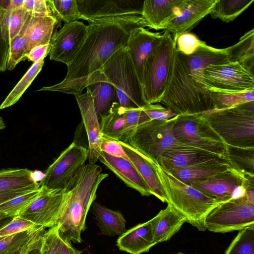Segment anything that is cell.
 Instances as JSON below:
<instances>
[{"label":"cell","instance_id":"1","mask_svg":"<svg viewBox=\"0 0 254 254\" xmlns=\"http://www.w3.org/2000/svg\"><path fill=\"white\" fill-rule=\"evenodd\" d=\"M147 25L141 15L88 22L87 34L76 55L67 66L61 82L37 90L81 94L94 73L119 49L126 46L131 31Z\"/></svg>","mask_w":254,"mask_h":254},{"label":"cell","instance_id":"2","mask_svg":"<svg viewBox=\"0 0 254 254\" xmlns=\"http://www.w3.org/2000/svg\"><path fill=\"white\" fill-rule=\"evenodd\" d=\"M109 176L96 164H85L63 190L62 203L57 223L63 239L81 243L86 229L87 213L96 197L101 182Z\"/></svg>","mask_w":254,"mask_h":254},{"label":"cell","instance_id":"3","mask_svg":"<svg viewBox=\"0 0 254 254\" xmlns=\"http://www.w3.org/2000/svg\"><path fill=\"white\" fill-rule=\"evenodd\" d=\"M160 102L176 115L201 114L213 109L210 91L192 77L176 50L170 79Z\"/></svg>","mask_w":254,"mask_h":254},{"label":"cell","instance_id":"4","mask_svg":"<svg viewBox=\"0 0 254 254\" xmlns=\"http://www.w3.org/2000/svg\"><path fill=\"white\" fill-rule=\"evenodd\" d=\"M155 164L167 204L183 214L187 222L199 231L206 230L205 221L207 215L222 202L181 182Z\"/></svg>","mask_w":254,"mask_h":254},{"label":"cell","instance_id":"5","mask_svg":"<svg viewBox=\"0 0 254 254\" xmlns=\"http://www.w3.org/2000/svg\"><path fill=\"white\" fill-rule=\"evenodd\" d=\"M200 114L227 145L254 148V101Z\"/></svg>","mask_w":254,"mask_h":254},{"label":"cell","instance_id":"6","mask_svg":"<svg viewBox=\"0 0 254 254\" xmlns=\"http://www.w3.org/2000/svg\"><path fill=\"white\" fill-rule=\"evenodd\" d=\"M101 70L114 86L121 106L138 108L147 105L142 84L126 46L116 51L103 65Z\"/></svg>","mask_w":254,"mask_h":254},{"label":"cell","instance_id":"7","mask_svg":"<svg viewBox=\"0 0 254 254\" xmlns=\"http://www.w3.org/2000/svg\"><path fill=\"white\" fill-rule=\"evenodd\" d=\"M175 44L171 35L164 31L160 42L146 59L142 85L147 104L160 102L166 89L172 70Z\"/></svg>","mask_w":254,"mask_h":254},{"label":"cell","instance_id":"8","mask_svg":"<svg viewBox=\"0 0 254 254\" xmlns=\"http://www.w3.org/2000/svg\"><path fill=\"white\" fill-rule=\"evenodd\" d=\"M173 118L168 120H152L130 131L121 141L156 163L165 151L187 146L178 141L172 133Z\"/></svg>","mask_w":254,"mask_h":254},{"label":"cell","instance_id":"9","mask_svg":"<svg viewBox=\"0 0 254 254\" xmlns=\"http://www.w3.org/2000/svg\"><path fill=\"white\" fill-rule=\"evenodd\" d=\"M172 133L179 142L228 159L227 145L200 114L173 118Z\"/></svg>","mask_w":254,"mask_h":254},{"label":"cell","instance_id":"10","mask_svg":"<svg viewBox=\"0 0 254 254\" xmlns=\"http://www.w3.org/2000/svg\"><path fill=\"white\" fill-rule=\"evenodd\" d=\"M205 224L209 231L221 233L254 228V200L246 194L222 202L209 212Z\"/></svg>","mask_w":254,"mask_h":254},{"label":"cell","instance_id":"11","mask_svg":"<svg viewBox=\"0 0 254 254\" xmlns=\"http://www.w3.org/2000/svg\"><path fill=\"white\" fill-rule=\"evenodd\" d=\"M189 185L204 194L224 202L246 196L254 190V177L245 175L235 168L214 176L190 183Z\"/></svg>","mask_w":254,"mask_h":254},{"label":"cell","instance_id":"12","mask_svg":"<svg viewBox=\"0 0 254 254\" xmlns=\"http://www.w3.org/2000/svg\"><path fill=\"white\" fill-rule=\"evenodd\" d=\"M88 158V149L73 141L47 168L40 186L63 190L85 164Z\"/></svg>","mask_w":254,"mask_h":254},{"label":"cell","instance_id":"13","mask_svg":"<svg viewBox=\"0 0 254 254\" xmlns=\"http://www.w3.org/2000/svg\"><path fill=\"white\" fill-rule=\"evenodd\" d=\"M192 77L206 87L236 91L254 90V74L237 63L211 65L199 76Z\"/></svg>","mask_w":254,"mask_h":254},{"label":"cell","instance_id":"14","mask_svg":"<svg viewBox=\"0 0 254 254\" xmlns=\"http://www.w3.org/2000/svg\"><path fill=\"white\" fill-rule=\"evenodd\" d=\"M143 2L133 0H77L78 19L91 22L141 15Z\"/></svg>","mask_w":254,"mask_h":254},{"label":"cell","instance_id":"15","mask_svg":"<svg viewBox=\"0 0 254 254\" xmlns=\"http://www.w3.org/2000/svg\"><path fill=\"white\" fill-rule=\"evenodd\" d=\"M87 34V25L77 20L65 23L53 35L50 44V59L65 64L71 63Z\"/></svg>","mask_w":254,"mask_h":254},{"label":"cell","instance_id":"16","mask_svg":"<svg viewBox=\"0 0 254 254\" xmlns=\"http://www.w3.org/2000/svg\"><path fill=\"white\" fill-rule=\"evenodd\" d=\"M63 190L40 187L37 197L17 216L45 229L56 226L62 203Z\"/></svg>","mask_w":254,"mask_h":254},{"label":"cell","instance_id":"17","mask_svg":"<svg viewBox=\"0 0 254 254\" xmlns=\"http://www.w3.org/2000/svg\"><path fill=\"white\" fill-rule=\"evenodd\" d=\"M217 0H182L178 14L161 30L169 32L173 40L184 32L190 31L210 13Z\"/></svg>","mask_w":254,"mask_h":254},{"label":"cell","instance_id":"18","mask_svg":"<svg viewBox=\"0 0 254 254\" xmlns=\"http://www.w3.org/2000/svg\"><path fill=\"white\" fill-rule=\"evenodd\" d=\"M78 105L88 142L89 163L95 164L98 160L102 140L100 122L96 113L92 94L87 89L85 93L74 95Z\"/></svg>","mask_w":254,"mask_h":254},{"label":"cell","instance_id":"19","mask_svg":"<svg viewBox=\"0 0 254 254\" xmlns=\"http://www.w3.org/2000/svg\"><path fill=\"white\" fill-rule=\"evenodd\" d=\"M230 161L206 151L184 146L169 149L159 158L156 164L165 171L198 164Z\"/></svg>","mask_w":254,"mask_h":254},{"label":"cell","instance_id":"20","mask_svg":"<svg viewBox=\"0 0 254 254\" xmlns=\"http://www.w3.org/2000/svg\"><path fill=\"white\" fill-rule=\"evenodd\" d=\"M162 38L160 33L152 32L142 27L135 28L130 33L126 48L141 84L146 59Z\"/></svg>","mask_w":254,"mask_h":254},{"label":"cell","instance_id":"21","mask_svg":"<svg viewBox=\"0 0 254 254\" xmlns=\"http://www.w3.org/2000/svg\"><path fill=\"white\" fill-rule=\"evenodd\" d=\"M127 187L138 191L142 196L151 195V191L137 170L129 161L101 151L98 158Z\"/></svg>","mask_w":254,"mask_h":254},{"label":"cell","instance_id":"22","mask_svg":"<svg viewBox=\"0 0 254 254\" xmlns=\"http://www.w3.org/2000/svg\"><path fill=\"white\" fill-rule=\"evenodd\" d=\"M153 222L152 218L126 230L117 240L119 249L130 254L148 252L156 245L153 236Z\"/></svg>","mask_w":254,"mask_h":254},{"label":"cell","instance_id":"23","mask_svg":"<svg viewBox=\"0 0 254 254\" xmlns=\"http://www.w3.org/2000/svg\"><path fill=\"white\" fill-rule=\"evenodd\" d=\"M118 141L130 162L148 186L151 194L163 202H166L165 194L157 174L156 164L128 144L121 140Z\"/></svg>","mask_w":254,"mask_h":254},{"label":"cell","instance_id":"24","mask_svg":"<svg viewBox=\"0 0 254 254\" xmlns=\"http://www.w3.org/2000/svg\"><path fill=\"white\" fill-rule=\"evenodd\" d=\"M182 0H145L141 16L147 27L156 30L162 27L178 14V6Z\"/></svg>","mask_w":254,"mask_h":254},{"label":"cell","instance_id":"25","mask_svg":"<svg viewBox=\"0 0 254 254\" xmlns=\"http://www.w3.org/2000/svg\"><path fill=\"white\" fill-rule=\"evenodd\" d=\"M57 22L53 15H30L23 28L27 54L36 47L50 43Z\"/></svg>","mask_w":254,"mask_h":254},{"label":"cell","instance_id":"26","mask_svg":"<svg viewBox=\"0 0 254 254\" xmlns=\"http://www.w3.org/2000/svg\"><path fill=\"white\" fill-rule=\"evenodd\" d=\"M86 88L92 94L99 119L108 112L114 103H119L114 86L101 70L93 73Z\"/></svg>","mask_w":254,"mask_h":254},{"label":"cell","instance_id":"27","mask_svg":"<svg viewBox=\"0 0 254 254\" xmlns=\"http://www.w3.org/2000/svg\"><path fill=\"white\" fill-rule=\"evenodd\" d=\"M181 55L193 77L199 76L203 70L210 65L229 63L225 48H215L202 41L193 54L190 56Z\"/></svg>","mask_w":254,"mask_h":254},{"label":"cell","instance_id":"28","mask_svg":"<svg viewBox=\"0 0 254 254\" xmlns=\"http://www.w3.org/2000/svg\"><path fill=\"white\" fill-rule=\"evenodd\" d=\"M153 218V236L155 244L170 240L187 222L185 216L169 204Z\"/></svg>","mask_w":254,"mask_h":254},{"label":"cell","instance_id":"29","mask_svg":"<svg viewBox=\"0 0 254 254\" xmlns=\"http://www.w3.org/2000/svg\"><path fill=\"white\" fill-rule=\"evenodd\" d=\"M231 168L235 167L230 161H225L198 164L166 171L181 182L189 185L191 182L214 176Z\"/></svg>","mask_w":254,"mask_h":254},{"label":"cell","instance_id":"30","mask_svg":"<svg viewBox=\"0 0 254 254\" xmlns=\"http://www.w3.org/2000/svg\"><path fill=\"white\" fill-rule=\"evenodd\" d=\"M30 15L23 8L0 10V37L7 57L10 42L20 33Z\"/></svg>","mask_w":254,"mask_h":254},{"label":"cell","instance_id":"31","mask_svg":"<svg viewBox=\"0 0 254 254\" xmlns=\"http://www.w3.org/2000/svg\"><path fill=\"white\" fill-rule=\"evenodd\" d=\"M91 207L97 225L102 234L113 236L122 235L126 231V220L119 211L111 210L94 201Z\"/></svg>","mask_w":254,"mask_h":254},{"label":"cell","instance_id":"32","mask_svg":"<svg viewBox=\"0 0 254 254\" xmlns=\"http://www.w3.org/2000/svg\"><path fill=\"white\" fill-rule=\"evenodd\" d=\"M102 137L122 140L127 134L124 108L114 103L108 112L99 118Z\"/></svg>","mask_w":254,"mask_h":254},{"label":"cell","instance_id":"33","mask_svg":"<svg viewBox=\"0 0 254 254\" xmlns=\"http://www.w3.org/2000/svg\"><path fill=\"white\" fill-rule=\"evenodd\" d=\"M228 60L237 63L254 74V29L242 36L236 44L225 48Z\"/></svg>","mask_w":254,"mask_h":254},{"label":"cell","instance_id":"34","mask_svg":"<svg viewBox=\"0 0 254 254\" xmlns=\"http://www.w3.org/2000/svg\"><path fill=\"white\" fill-rule=\"evenodd\" d=\"M40 187L33 172L26 168H8L0 170V192L25 188Z\"/></svg>","mask_w":254,"mask_h":254},{"label":"cell","instance_id":"35","mask_svg":"<svg viewBox=\"0 0 254 254\" xmlns=\"http://www.w3.org/2000/svg\"><path fill=\"white\" fill-rule=\"evenodd\" d=\"M206 88L210 91L213 109L214 110L227 109L254 101V90L236 91Z\"/></svg>","mask_w":254,"mask_h":254},{"label":"cell","instance_id":"36","mask_svg":"<svg viewBox=\"0 0 254 254\" xmlns=\"http://www.w3.org/2000/svg\"><path fill=\"white\" fill-rule=\"evenodd\" d=\"M254 0H217L210 12L213 18L229 23L243 12Z\"/></svg>","mask_w":254,"mask_h":254},{"label":"cell","instance_id":"37","mask_svg":"<svg viewBox=\"0 0 254 254\" xmlns=\"http://www.w3.org/2000/svg\"><path fill=\"white\" fill-rule=\"evenodd\" d=\"M44 64V60H42L32 64L1 104L0 109L9 107L17 103L40 72Z\"/></svg>","mask_w":254,"mask_h":254},{"label":"cell","instance_id":"38","mask_svg":"<svg viewBox=\"0 0 254 254\" xmlns=\"http://www.w3.org/2000/svg\"><path fill=\"white\" fill-rule=\"evenodd\" d=\"M229 160L245 175L254 177V148L227 145Z\"/></svg>","mask_w":254,"mask_h":254},{"label":"cell","instance_id":"39","mask_svg":"<svg viewBox=\"0 0 254 254\" xmlns=\"http://www.w3.org/2000/svg\"><path fill=\"white\" fill-rule=\"evenodd\" d=\"M53 15L65 23L77 20L79 12L77 0H47Z\"/></svg>","mask_w":254,"mask_h":254},{"label":"cell","instance_id":"40","mask_svg":"<svg viewBox=\"0 0 254 254\" xmlns=\"http://www.w3.org/2000/svg\"><path fill=\"white\" fill-rule=\"evenodd\" d=\"M224 254H254V228L239 231Z\"/></svg>","mask_w":254,"mask_h":254},{"label":"cell","instance_id":"41","mask_svg":"<svg viewBox=\"0 0 254 254\" xmlns=\"http://www.w3.org/2000/svg\"><path fill=\"white\" fill-rule=\"evenodd\" d=\"M39 192L40 188L0 204V212L9 216L18 215L21 211L35 200Z\"/></svg>","mask_w":254,"mask_h":254},{"label":"cell","instance_id":"42","mask_svg":"<svg viewBox=\"0 0 254 254\" xmlns=\"http://www.w3.org/2000/svg\"><path fill=\"white\" fill-rule=\"evenodd\" d=\"M27 54L26 39L23 29L10 43L6 69L11 70L21 61L26 60Z\"/></svg>","mask_w":254,"mask_h":254},{"label":"cell","instance_id":"43","mask_svg":"<svg viewBox=\"0 0 254 254\" xmlns=\"http://www.w3.org/2000/svg\"><path fill=\"white\" fill-rule=\"evenodd\" d=\"M41 228L35 231H26L0 237V254H9L22 247Z\"/></svg>","mask_w":254,"mask_h":254},{"label":"cell","instance_id":"44","mask_svg":"<svg viewBox=\"0 0 254 254\" xmlns=\"http://www.w3.org/2000/svg\"><path fill=\"white\" fill-rule=\"evenodd\" d=\"M41 228L42 227L25 218L19 216H15L10 222L0 230V237L10 236L26 231H35Z\"/></svg>","mask_w":254,"mask_h":254},{"label":"cell","instance_id":"45","mask_svg":"<svg viewBox=\"0 0 254 254\" xmlns=\"http://www.w3.org/2000/svg\"><path fill=\"white\" fill-rule=\"evenodd\" d=\"M201 42L195 34L184 32L175 41L176 50L183 55L190 56L196 51Z\"/></svg>","mask_w":254,"mask_h":254},{"label":"cell","instance_id":"46","mask_svg":"<svg viewBox=\"0 0 254 254\" xmlns=\"http://www.w3.org/2000/svg\"><path fill=\"white\" fill-rule=\"evenodd\" d=\"M62 243L57 226L50 228L43 236L41 254H58Z\"/></svg>","mask_w":254,"mask_h":254},{"label":"cell","instance_id":"47","mask_svg":"<svg viewBox=\"0 0 254 254\" xmlns=\"http://www.w3.org/2000/svg\"><path fill=\"white\" fill-rule=\"evenodd\" d=\"M124 114L127 125L126 135L137 126L151 120L142 108H124Z\"/></svg>","mask_w":254,"mask_h":254},{"label":"cell","instance_id":"48","mask_svg":"<svg viewBox=\"0 0 254 254\" xmlns=\"http://www.w3.org/2000/svg\"><path fill=\"white\" fill-rule=\"evenodd\" d=\"M142 109L151 120H168L176 116L171 109L159 104H149L143 107Z\"/></svg>","mask_w":254,"mask_h":254},{"label":"cell","instance_id":"49","mask_svg":"<svg viewBox=\"0 0 254 254\" xmlns=\"http://www.w3.org/2000/svg\"><path fill=\"white\" fill-rule=\"evenodd\" d=\"M23 8L33 16L53 15L47 0H24Z\"/></svg>","mask_w":254,"mask_h":254},{"label":"cell","instance_id":"50","mask_svg":"<svg viewBox=\"0 0 254 254\" xmlns=\"http://www.w3.org/2000/svg\"><path fill=\"white\" fill-rule=\"evenodd\" d=\"M100 149L101 151L109 155L130 161L118 140L102 137Z\"/></svg>","mask_w":254,"mask_h":254},{"label":"cell","instance_id":"51","mask_svg":"<svg viewBox=\"0 0 254 254\" xmlns=\"http://www.w3.org/2000/svg\"><path fill=\"white\" fill-rule=\"evenodd\" d=\"M45 228H41L23 246V254H41L43 236L46 232Z\"/></svg>","mask_w":254,"mask_h":254},{"label":"cell","instance_id":"52","mask_svg":"<svg viewBox=\"0 0 254 254\" xmlns=\"http://www.w3.org/2000/svg\"><path fill=\"white\" fill-rule=\"evenodd\" d=\"M50 49V43L36 47L26 55V59L33 63L44 60L45 58L49 54Z\"/></svg>","mask_w":254,"mask_h":254},{"label":"cell","instance_id":"53","mask_svg":"<svg viewBox=\"0 0 254 254\" xmlns=\"http://www.w3.org/2000/svg\"><path fill=\"white\" fill-rule=\"evenodd\" d=\"M39 188H25L0 192V204L16 197L28 193Z\"/></svg>","mask_w":254,"mask_h":254},{"label":"cell","instance_id":"54","mask_svg":"<svg viewBox=\"0 0 254 254\" xmlns=\"http://www.w3.org/2000/svg\"><path fill=\"white\" fill-rule=\"evenodd\" d=\"M82 253V251L75 249L71 245L70 242L62 239V243L58 254H81Z\"/></svg>","mask_w":254,"mask_h":254},{"label":"cell","instance_id":"55","mask_svg":"<svg viewBox=\"0 0 254 254\" xmlns=\"http://www.w3.org/2000/svg\"><path fill=\"white\" fill-rule=\"evenodd\" d=\"M14 217L0 212V230L10 222Z\"/></svg>","mask_w":254,"mask_h":254},{"label":"cell","instance_id":"56","mask_svg":"<svg viewBox=\"0 0 254 254\" xmlns=\"http://www.w3.org/2000/svg\"><path fill=\"white\" fill-rule=\"evenodd\" d=\"M24 0H11V9H15L23 8Z\"/></svg>","mask_w":254,"mask_h":254},{"label":"cell","instance_id":"57","mask_svg":"<svg viewBox=\"0 0 254 254\" xmlns=\"http://www.w3.org/2000/svg\"><path fill=\"white\" fill-rule=\"evenodd\" d=\"M11 0H0V10H10Z\"/></svg>","mask_w":254,"mask_h":254},{"label":"cell","instance_id":"58","mask_svg":"<svg viewBox=\"0 0 254 254\" xmlns=\"http://www.w3.org/2000/svg\"><path fill=\"white\" fill-rule=\"evenodd\" d=\"M4 48L3 46V44L1 41V37H0V62L1 60L2 56L4 55Z\"/></svg>","mask_w":254,"mask_h":254},{"label":"cell","instance_id":"59","mask_svg":"<svg viewBox=\"0 0 254 254\" xmlns=\"http://www.w3.org/2000/svg\"><path fill=\"white\" fill-rule=\"evenodd\" d=\"M23 246L18 248L12 252L10 253L9 254H23Z\"/></svg>","mask_w":254,"mask_h":254},{"label":"cell","instance_id":"60","mask_svg":"<svg viewBox=\"0 0 254 254\" xmlns=\"http://www.w3.org/2000/svg\"><path fill=\"white\" fill-rule=\"evenodd\" d=\"M5 124L4 123V121L0 115V130H2L5 128Z\"/></svg>","mask_w":254,"mask_h":254},{"label":"cell","instance_id":"61","mask_svg":"<svg viewBox=\"0 0 254 254\" xmlns=\"http://www.w3.org/2000/svg\"><path fill=\"white\" fill-rule=\"evenodd\" d=\"M176 254H184V253H181V252H179Z\"/></svg>","mask_w":254,"mask_h":254}]
</instances>
